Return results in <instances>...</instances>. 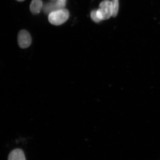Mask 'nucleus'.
<instances>
[{
  "instance_id": "11",
  "label": "nucleus",
  "mask_w": 160,
  "mask_h": 160,
  "mask_svg": "<svg viewBox=\"0 0 160 160\" xmlns=\"http://www.w3.org/2000/svg\"><path fill=\"white\" fill-rule=\"evenodd\" d=\"M52 1H55L56 0H51Z\"/></svg>"
},
{
  "instance_id": "2",
  "label": "nucleus",
  "mask_w": 160,
  "mask_h": 160,
  "mask_svg": "<svg viewBox=\"0 0 160 160\" xmlns=\"http://www.w3.org/2000/svg\"><path fill=\"white\" fill-rule=\"evenodd\" d=\"M97 13L98 17L101 21L109 19L112 17L111 1L105 0L102 2Z\"/></svg>"
},
{
  "instance_id": "1",
  "label": "nucleus",
  "mask_w": 160,
  "mask_h": 160,
  "mask_svg": "<svg viewBox=\"0 0 160 160\" xmlns=\"http://www.w3.org/2000/svg\"><path fill=\"white\" fill-rule=\"evenodd\" d=\"M69 16V11L65 8L57 10L48 15V20L52 25L58 26L65 22Z\"/></svg>"
},
{
  "instance_id": "6",
  "label": "nucleus",
  "mask_w": 160,
  "mask_h": 160,
  "mask_svg": "<svg viewBox=\"0 0 160 160\" xmlns=\"http://www.w3.org/2000/svg\"><path fill=\"white\" fill-rule=\"evenodd\" d=\"M43 6L42 0H32L30 5V10L32 13L37 14L40 13Z\"/></svg>"
},
{
  "instance_id": "4",
  "label": "nucleus",
  "mask_w": 160,
  "mask_h": 160,
  "mask_svg": "<svg viewBox=\"0 0 160 160\" xmlns=\"http://www.w3.org/2000/svg\"><path fill=\"white\" fill-rule=\"evenodd\" d=\"M66 4L61 2L58 0L55 1H52L46 4L43 5V10L46 14L48 15L52 12L57 10L65 8Z\"/></svg>"
},
{
  "instance_id": "9",
  "label": "nucleus",
  "mask_w": 160,
  "mask_h": 160,
  "mask_svg": "<svg viewBox=\"0 0 160 160\" xmlns=\"http://www.w3.org/2000/svg\"><path fill=\"white\" fill-rule=\"evenodd\" d=\"M58 1L61 2L66 4V2H67V0H58Z\"/></svg>"
},
{
  "instance_id": "8",
  "label": "nucleus",
  "mask_w": 160,
  "mask_h": 160,
  "mask_svg": "<svg viewBox=\"0 0 160 160\" xmlns=\"http://www.w3.org/2000/svg\"><path fill=\"white\" fill-rule=\"evenodd\" d=\"M97 10H93L91 12V17L92 20L96 23H99L101 21L98 17L97 15Z\"/></svg>"
},
{
  "instance_id": "3",
  "label": "nucleus",
  "mask_w": 160,
  "mask_h": 160,
  "mask_svg": "<svg viewBox=\"0 0 160 160\" xmlns=\"http://www.w3.org/2000/svg\"><path fill=\"white\" fill-rule=\"evenodd\" d=\"M18 42L22 49L29 47L32 43V38L29 32L25 30L20 31L18 34Z\"/></svg>"
},
{
  "instance_id": "7",
  "label": "nucleus",
  "mask_w": 160,
  "mask_h": 160,
  "mask_svg": "<svg viewBox=\"0 0 160 160\" xmlns=\"http://www.w3.org/2000/svg\"><path fill=\"white\" fill-rule=\"evenodd\" d=\"M111 8L112 17H115L118 13L119 8V0H112Z\"/></svg>"
},
{
  "instance_id": "10",
  "label": "nucleus",
  "mask_w": 160,
  "mask_h": 160,
  "mask_svg": "<svg viewBox=\"0 0 160 160\" xmlns=\"http://www.w3.org/2000/svg\"><path fill=\"white\" fill-rule=\"evenodd\" d=\"M17 1L19 2H22L24 1L25 0H17Z\"/></svg>"
},
{
  "instance_id": "5",
  "label": "nucleus",
  "mask_w": 160,
  "mask_h": 160,
  "mask_svg": "<svg viewBox=\"0 0 160 160\" xmlns=\"http://www.w3.org/2000/svg\"><path fill=\"white\" fill-rule=\"evenodd\" d=\"M8 160H26L24 153L21 149H16L9 153Z\"/></svg>"
}]
</instances>
